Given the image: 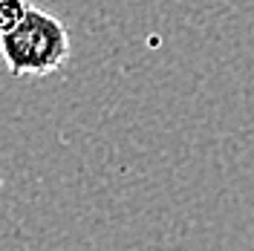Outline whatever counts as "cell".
Returning <instances> with one entry per match:
<instances>
[{
  "mask_svg": "<svg viewBox=\"0 0 254 251\" xmlns=\"http://www.w3.org/2000/svg\"><path fill=\"white\" fill-rule=\"evenodd\" d=\"M0 55L15 78H44L69 58V32L64 20L29 3L23 17L0 35Z\"/></svg>",
  "mask_w": 254,
  "mask_h": 251,
  "instance_id": "obj_1",
  "label": "cell"
},
{
  "mask_svg": "<svg viewBox=\"0 0 254 251\" xmlns=\"http://www.w3.org/2000/svg\"><path fill=\"white\" fill-rule=\"evenodd\" d=\"M26 6H29L26 0H0V35H6L23 17Z\"/></svg>",
  "mask_w": 254,
  "mask_h": 251,
  "instance_id": "obj_2",
  "label": "cell"
},
{
  "mask_svg": "<svg viewBox=\"0 0 254 251\" xmlns=\"http://www.w3.org/2000/svg\"><path fill=\"white\" fill-rule=\"evenodd\" d=\"M0 185H3V179H0Z\"/></svg>",
  "mask_w": 254,
  "mask_h": 251,
  "instance_id": "obj_3",
  "label": "cell"
}]
</instances>
